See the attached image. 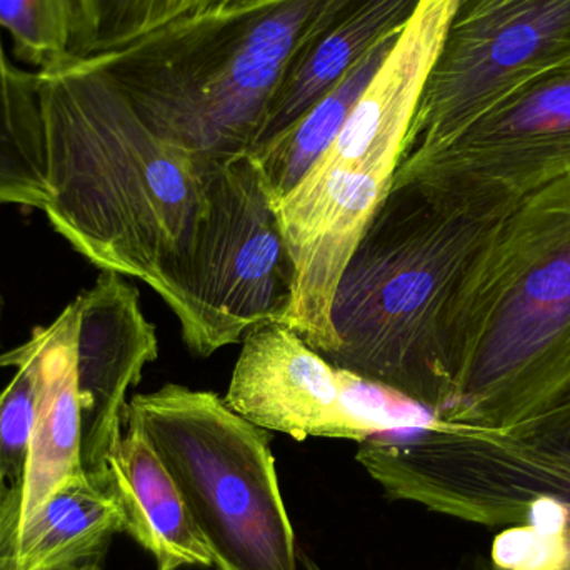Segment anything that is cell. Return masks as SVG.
<instances>
[{"label": "cell", "instance_id": "obj_1", "mask_svg": "<svg viewBox=\"0 0 570 570\" xmlns=\"http://www.w3.org/2000/svg\"><path fill=\"white\" fill-rule=\"evenodd\" d=\"M36 76L47 220L83 259L142 281L177 317L213 217L210 159L160 139L96 56Z\"/></svg>", "mask_w": 570, "mask_h": 570}, {"label": "cell", "instance_id": "obj_2", "mask_svg": "<svg viewBox=\"0 0 570 570\" xmlns=\"http://www.w3.org/2000/svg\"><path fill=\"white\" fill-rule=\"evenodd\" d=\"M511 210L394 176L342 274L332 304L338 347L325 358L397 389L438 417L449 399L455 301Z\"/></svg>", "mask_w": 570, "mask_h": 570}, {"label": "cell", "instance_id": "obj_3", "mask_svg": "<svg viewBox=\"0 0 570 570\" xmlns=\"http://www.w3.org/2000/svg\"><path fill=\"white\" fill-rule=\"evenodd\" d=\"M439 421L508 429L570 391V176L524 197L455 301Z\"/></svg>", "mask_w": 570, "mask_h": 570}, {"label": "cell", "instance_id": "obj_4", "mask_svg": "<svg viewBox=\"0 0 570 570\" xmlns=\"http://www.w3.org/2000/svg\"><path fill=\"white\" fill-rule=\"evenodd\" d=\"M335 0H250L94 53L144 122L190 156L250 153L288 66Z\"/></svg>", "mask_w": 570, "mask_h": 570}, {"label": "cell", "instance_id": "obj_5", "mask_svg": "<svg viewBox=\"0 0 570 570\" xmlns=\"http://www.w3.org/2000/svg\"><path fill=\"white\" fill-rule=\"evenodd\" d=\"M454 3L422 0L332 146L277 206L295 267L285 321L305 337L334 332L335 292L394 179Z\"/></svg>", "mask_w": 570, "mask_h": 570}, {"label": "cell", "instance_id": "obj_6", "mask_svg": "<svg viewBox=\"0 0 570 570\" xmlns=\"http://www.w3.org/2000/svg\"><path fill=\"white\" fill-rule=\"evenodd\" d=\"M126 422L173 475L217 569L298 570L269 431L179 384L134 395Z\"/></svg>", "mask_w": 570, "mask_h": 570}, {"label": "cell", "instance_id": "obj_7", "mask_svg": "<svg viewBox=\"0 0 570 570\" xmlns=\"http://www.w3.org/2000/svg\"><path fill=\"white\" fill-rule=\"evenodd\" d=\"M422 472L441 514L498 529L472 570H570V391L508 429L439 425Z\"/></svg>", "mask_w": 570, "mask_h": 570}, {"label": "cell", "instance_id": "obj_8", "mask_svg": "<svg viewBox=\"0 0 570 570\" xmlns=\"http://www.w3.org/2000/svg\"><path fill=\"white\" fill-rule=\"evenodd\" d=\"M213 217L184 292L180 334L209 357L267 322H284L295 267L274 199L253 154L210 159Z\"/></svg>", "mask_w": 570, "mask_h": 570}, {"label": "cell", "instance_id": "obj_9", "mask_svg": "<svg viewBox=\"0 0 570 570\" xmlns=\"http://www.w3.org/2000/svg\"><path fill=\"white\" fill-rule=\"evenodd\" d=\"M569 59L570 0H455L402 156L442 142Z\"/></svg>", "mask_w": 570, "mask_h": 570}, {"label": "cell", "instance_id": "obj_10", "mask_svg": "<svg viewBox=\"0 0 570 570\" xmlns=\"http://www.w3.org/2000/svg\"><path fill=\"white\" fill-rule=\"evenodd\" d=\"M395 176L514 209L570 176V59L512 90L442 142L404 154Z\"/></svg>", "mask_w": 570, "mask_h": 570}, {"label": "cell", "instance_id": "obj_11", "mask_svg": "<svg viewBox=\"0 0 570 570\" xmlns=\"http://www.w3.org/2000/svg\"><path fill=\"white\" fill-rule=\"evenodd\" d=\"M224 402L257 428L295 441L372 438L342 397L338 368L283 322L247 332Z\"/></svg>", "mask_w": 570, "mask_h": 570}, {"label": "cell", "instance_id": "obj_12", "mask_svg": "<svg viewBox=\"0 0 570 570\" xmlns=\"http://www.w3.org/2000/svg\"><path fill=\"white\" fill-rule=\"evenodd\" d=\"M139 298L124 276L102 271L70 302L86 471L122 435L127 394L159 355L156 325L147 321Z\"/></svg>", "mask_w": 570, "mask_h": 570}, {"label": "cell", "instance_id": "obj_13", "mask_svg": "<svg viewBox=\"0 0 570 570\" xmlns=\"http://www.w3.org/2000/svg\"><path fill=\"white\" fill-rule=\"evenodd\" d=\"M86 472L112 495L124 532L156 559L157 569L213 566L173 475L136 425L126 422L122 435Z\"/></svg>", "mask_w": 570, "mask_h": 570}, {"label": "cell", "instance_id": "obj_14", "mask_svg": "<svg viewBox=\"0 0 570 570\" xmlns=\"http://www.w3.org/2000/svg\"><path fill=\"white\" fill-rule=\"evenodd\" d=\"M422 0H335L295 53L257 136L276 137L337 86L379 43L399 36Z\"/></svg>", "mask_w": 570, "mask_h": 570}, {"label": "cell", "instance_id": "obj_15", "mask_svg": "<svg viewBox=\"0 0 570 570\" xmlns=\"http://www.w3.org/2000/svg\"><path fill=\"white\" fill-rule=\"evenodd\" d=\"M37 328L40 332L39 395L26 474L20 484L17 528L32 518L62 485L86 474L72 307L67 305L52 324Z\"/></svg>", "mask_w": 570, "mask_h": 570}, {"label": "cell", "instance_id": "obj_16", "mask_svg": "<svg viewBox=\"0 0 570 570\" xmlns=\"http://www.w3.org/2000/svg\"><path fill=\"white\" fill-rule=\"evenodd\" d=\"M124 532L122 512L90 475L67 482L17 528V570H60L104 561L110 539Z\"/></svg>", "mask_w": 570, "mask_h": 570}, {"label": "cell", "instance_id": "obj_17", "mask_svg": "<svg viewBox=\"0 0 570 570\" xmlns=\"http://www.w3.org/2000/svg\"><path fill=\"white\" fill-rule=\"evenodd\" d=\"M397 37H389L379 43L292 126L250 150L277 204L298 186L305 174L332 146Z\"/></svg>", "mask_w": 570, "mask_h": 570}, {"label": "cell", "instance_id": "obj_18", "mask_svg": "<svg viewBox=\"0 0 570 570\" xmlns=\"http://www.w3.org/2000/svg\"><path fill=\"white\" fill-rule=\"evenodd\" d=\"M49 203L37 76L12 66L0 42V206Z\"/></svg>", "mask_w": 570, "mask_h": 570}, {"label": "cell", "instance_id": "obj_19", "mask_svg": "<svg viewBox=\"0 0 570 570\" xmlns=\"http://www.w3.org/2000/svg\"><path fill=\"white\" fill-rule=\"evenodd\" d=\"M250 0H77L72 56H94L129 46L174 23Z\"/></svg>", "mask_w": 570, "mask_h": 570}, {"label": "cell", "instance_id": "obj_20", "mask_svg": "<svg viewBox=\"0 0 570 570\" xmlns=\"http://www.w3.org/2000/svg\"><path fill=\"white\" fill-rule=\"evenodd\" d=\"M39 352L40 332L36 328L26 344L0 355V367L17 368L0 392V478L12 488L22 484L29 458L39 395Z\"/></svg>", "mask_w": 570, "mask_h": 570}, {"label": "cell", "instance_id": "obj_21", "mask_svg": "<svg viewBox=\"0 0 570 570\" xmlns=\"http://www.w3.org/2000/svg\"><path fill=\"white\" fill-rule=\"evenodd\" d=\"M77 0H0V29L13 42V53L39 70L72 56Z\"/></svg>", "mask_w": 570, "mask_h": 570}, {"label": "cell", "instance_id": "obj_22", "mask_svg": "<svg viewBox=\"0 0 570 570\" xmlns=\"http://www.w3.org/2000/svg\"><path fill=\"white\" fill-rule=\"evenodd\" d=\"M337 368L342 397L348 411L368 429L372 438L424 429L435 421V415L429 409L397 389L348 368Z\"/></svg>", "mask_w": 570, "mask_h": 570}, {"label": "cell", "instance_id": "obj_23", "mask_svg": "<svg viewBox=\"0 0 570 570\" xmlns=\"http://www.w3.org/2000/svg\"><path fill=\"white\" fill-rule=\"evenodd\" d=\"M17 522H19V509L10 512L6 521L0 524V570H17L16 559H13ZM60 570H102V561L87 562V564Z\"/></svg>", "mask_w": 570, "mask_h": 570}, {"label": "cell", "instance_id": "obj_24", "mask_svg": "<svg viewBox=\"0 0 570 570\" xmlns=\"http://www.w3.org/2000/svg\"><path fill=\"white\" fill-rule=\"evenodd\" d=\"M20 504V488H12L0 478V524L6 521L10 512L19 509Z\"/></svg>", "mask_w": 570, "mask_h": 570}, {"label": "cell", "instance_id": "obj_25", "mask_svg": "<svg viewBox=\"0 0 570 570\" xmlns=\"http://www.w3.org/2000/svg\"><path fill=\"white\" fill-rule=\"evenodd\" d=\"M0 42H2V39H0Z\"/></svg>", "mask_w": 570, "mask_h": 570}]
</instances>
